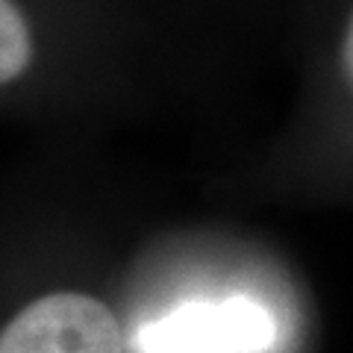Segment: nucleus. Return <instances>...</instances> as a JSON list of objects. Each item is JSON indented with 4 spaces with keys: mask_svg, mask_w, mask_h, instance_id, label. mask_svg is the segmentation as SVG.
I'll list each match as a JSON object with an SVG mask.
<instances>
[{
    "mask_svg": "<svg viewBox=\"0 0 353 353\" xmlns=\"http://www.w3.org/2000/svg\"><path fill=\"white\" fill-rule=\"evenodd\" d=\"M341 68H345L347 85L353 88V9H350L347 24H345V36H341Z\"/></svg>",
    "mask_w": 353,
    "mask_h": 353,
    "instance_id": "obj_4",
    "label": "nucleus"
},
{
    "mask_svg": "<svg viewBox=\"0 0 353 353\" xmlns=\"http://www.w3.org/2000/svg\"><path fill=\"white\" fill-rule=\"evenodd\" d=\"M32 62V32L12 0H0V85L18 80Z\"/></svg>",
    "mask_w": 353,
    "mask_h": 353,
    "instance_id": "obj_3",
    "label": "nucleus"
},
{
    "mask_svg": "<svg viewBox=\"0 0 353 353\" xmlns=\"http://www.w3.org/2000/svg\"><path fill=\"white\" fill-rule=\"evenodd\" d=\"M0 353H124V333L103 301L50 292L3 324Z\"/></svg>",
    "mask_w": 353,
    "mask_h": 353,
    "instance_id": "obj_2",
    "label": "nucleus"
},
{
    "mask_svg": "<svg viewBox=\"0 0 353 353\" xmlns=\"http://www.w3.org/2000/svg\"><path fill=\"white\" fill-rule=\"evenodd\" d=\"M271 312L250 297L194 301L148 321L136 333L139 353H262L274 345Z\"/></svg>",
    "mask_w": 353,
    "mask_h": 353,
    "instance_id": "obj_1",
    "label": "nucleus"
}]
</instances>
